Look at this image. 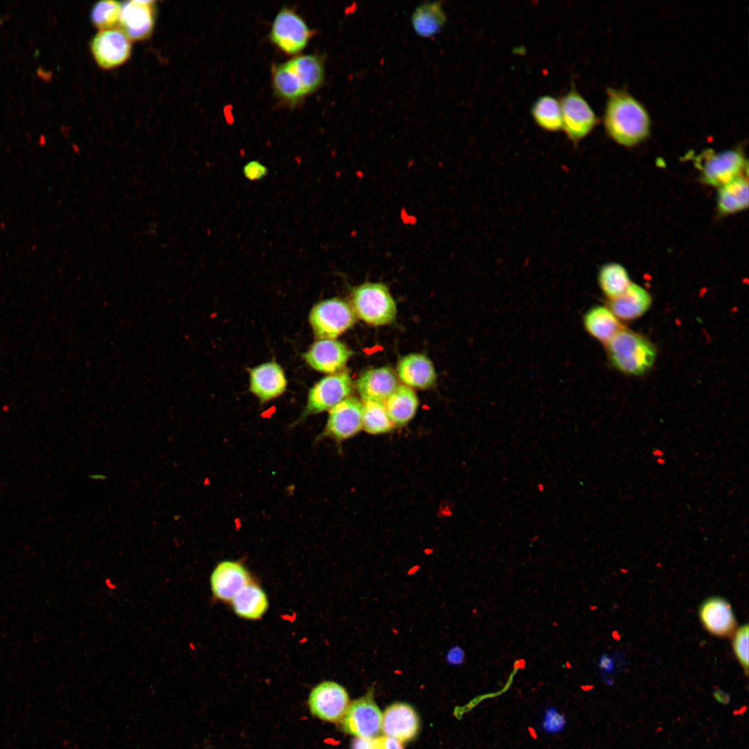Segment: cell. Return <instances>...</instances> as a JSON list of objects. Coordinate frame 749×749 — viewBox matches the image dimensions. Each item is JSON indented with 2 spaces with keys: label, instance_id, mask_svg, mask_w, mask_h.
I'll return each mask as SVG.
<instances>
[{
  "label": "cell",
  "instance_id": "cell-1",
  "mask_svg": "<svg viewBox=\"0 0 749 749\" xmlns=\"http://www.w3.org/2000/svg\"><path fill=\"white\" fill-rule=\"evenodd\" d=\"M603 115L608 135L619 144L632 146L649 134L651 121L645 107L630 94L609 88Z\"/></svg>",
  "mask_w": 749,
  "mask_h": 749
},
{
  "label": "cell",
  "instance_id": "cell-7",
  "mask_svg": "<svg viewBox=\"0 0 749 749\" xmlns=\"http://www.w3.org/2000/svg\"><path fill=\"white\" fill-rule=\"evenodd\" d=\"M311 35L312 31L304 19L288 7L278 11L269 32L272 42L288 54H297L304 49Z\"/></svg>",
  "mask_w": 749,
  "mask_h": 749
},
{
  "label": "cell",
  "instance_id": "cell-4",
  "mask_svg": "<svg viewBox=\"0 0 749 749\" xmlns=\"http://www.w3.org/2000/svg\"><path fill=\"white\" fill-rule=\"evenodd\" d=\"M701 181L709 186L721 187L743 175L747 161L738 149L720 152L705 150L697 157Z\"/></svg>",
  "mask_w": 749,
  "mask_h": 749
},
{
  "label": "cell",
  "instance_id": "cell-21",
  "mask_svg": "<svg viewBox=\"0 0 749 749\" xmlns=\"http://www.w3.org/2000/svg\"><path fill=\"white\" fill-rule=\"evenodd\" d=\"M397 373L406 386L420 389L432 386L436 379L432 363L420 354H411L403 357L398 363Z\"/></svg>",
  "mask_w": 749,
  "mask_h": 749
},
{
  "label": "cell",
  "instance_id": "cell-20",
  "mask_svg": "<svg viewBox=\"0 0 749 749\" xmlns=\"http://www.w3.org/2000/svg\"><path fill=\"white\" fill-rule=\"evenodd\" d=\"M393 371L387 367L365 371L356 383L357 390L362 400L385 401L399 386Z\"/></svg>",
  "mask_w": 749,
  "mask_h": 749
},
{
  "label": "cell",
  "instance_id": "cell-2",
  "mask_svg": "<svg viewBox=\"0 0 749 749\" xmlns=\"http://www.w3.org/2000/svg\"><path fill=\"white\" fill-rule=\"evenodd\" d=\"M610 365L628 376H642L653 367L657 348L644 335L623 327L606 344Z\"/></svg>",
  "mask_w": 749,
  "mask_h": 749
},
{
  "label": "cell",
  "instance_id": "cell-3",
  "mask_svg": "<svg viewBox=\"0 0 749 749\" xmlns=\"http://www.w3.org/2000/svg\"><path fill=\"white\" fill-rule=\"evenodd\" d=\"M352 309L356 316L372 325L390 323L397 308L388 288L379 282H365L352 293Z\"/></svg>",
  "mask_w": 749,
  "mask_h": 749
},
{
  "label": "cell",
  "instance_id": "cell-39",
  "mask_svg": "<svg viewBox=\"0 0 749 749\" xmlns=\"http://www.w3.org/2000/svg\"><path fill=\"white\" fill-rule=\"evenodd\" d=\"M653 454L655 456H661L662 455V451L659 449H656L655 451H654Z\"/></svg>",
  "mask_w": 749,
  "mask_h": 749
},
{
  "label": "cell",
  "instance_id": "cell-27",
  "mask_svg": "<svg viewBox=\"0 0 749 749\" xmlns=\"http://www.w3.org/2000/svg\"><path fill=\"white\" fill-rule=\"evenodd\" d=\"M272 85L277 96L291 105L307 96L299 78L286 61L273 67Z\"/></svg>",
  "mask_w": 749,
  "mask_h": 749
},
{
  "label": "cell",
  "instance_id": "cell-18",
  "mask_svg": "<svg viewBox=\"0 0 749 749\" xmlns=\"http://www.w3.org/2000/svg\"><path fill=\"white\" fill-rule=\"evenodd\" d=\"M652 301L646 289L632 282L620 295L608 300L607 306L619 320L630 321L643 316L651 308Z\"/></svg>",
  "mask_w": 749,
  "mask_h": 749
},
{
  "label": "cell",
  "instance_id": "cell-31",
  "mask_svg": "<svg viewBox=\"0 0 749 749\" xmlns=\"http://www.w3.org/2000/svg\"><path fill=\"white\" fill-rule=\"evenodd\" d=\"M394 424L390 420L383 402L368 400L363 403L362 428L371 434L390 431Z\"/></svg>",
  "mask_w": 749,
  "mask_h": 749
},
{
  "label": "cell",
  "instance_id": "cell-33",
  "mask_svg": "<svg viewBox=\"0 0 749 749\" xmlns=\"http://www.w3.org/2000/svg\"><path fill=\"white\" fill-rule=\"evenodd\" d=\"M734 653L743 666L745 673L748 671V626L740 627L736 632L733 639Z\"/></svg>",
  "mask_w": 749,
  "mask_h": 749
},
{
  "label": "cell",
  "instance_id": "cell-23",
  "mask_svg": "<svg viewBox=\"0 0 749 749\" xmlns=\"http://www.w3.org/2000/svg\"><path fill=\"white\" fill-rule=\"evenodd\" d=\"M232 609L239 617L256 620L260 619L268 608V600L264 589L250 582L231 600Z\"/></svg>",
  "mask_w": 749,
  "mask_h": 749
},
{
  "label": "cell",
  "instance_id": "cell-25",
  "mask_svg": "<svg viewBox=\"0 0 749 749\" xmlns=\"http://www.w3.org/2000/svg\"><path fill=\"white\" fill-rule=\"evenodd\" d=\"M411 25L419 36L429 38L440 32L447 16L441 1H429L418 6L411 15Z\"/></svg>",
  "mask_w": 749,
  "mask_h": 749
},
{
  "label": "cell",
  "instance_id": "cell-17",
  "mask_svg": "<svg viewBox=\"0 0 749 749\" xmlns=\"http://www.w3.org/2000/svg\"><path fill=\"white\" fill-rule=\"evenodd\" d=\"M381 728L386 736L400 742L408 741L418 732L419 718L410 705L395 703L389 706L382 714Z\"/></svg>",
  "mask_w": 749,
  "mask_h": 749
},
{
  "label": "cell",
  "instance_id": "cell-16",
  "mask_svg": "<svg viewBox=\"0 0 749 749\" xmlns=\"http://www.w3.org/2000/svg\"><path fill=\"white\" fill-rule=\"evenodd\" d=\"M286 386L284 370L275 362L264 363L250 370V390L261 403L282 395Z\"/></svg>",
  "mask_w": 749,
  "mask_h": 749
},
{
  "label": "cell",
  "instance_id": "cell-24",
  "mask_svg": "<svg viewBox=\"0 0 749 749\" xmlns=\"http://www.w3.org/2000/svg\"><path fill=\"white\" fill-rule=\"evenodd\" d=\"M286 62L298 77L306 95L313 93L322 84L325 64L320 55H298Z\"/></svg>",
  "mask_w": 749,
  "mask_h": 749
},
{
  "label": "cell",
  "instance_id": "cell-6",
  "mask_svg": "<svg viewBox=\"0 0 749 749\" xmlns=\"http://www.w3.org/2000/svg\"><path fill=\"white\" fill-rule=\"evenodd\" d=\"M309 321L318 338L334 339L355 323L356 316L347 302L332 298L315 305L310 312Z\"/></svg>",
  "mask_w": 749,
  "mask_h": 749
},
{
  "label": "cell",
  "instance_id": "cell-26",
  "mask_svg": "<svg viewBox=\"0 0 749 749\" xmlns=\"http://www.w3.org/2000/svg\"><path fill=\"white\" fill-rule=\"evenodd\" d=\"M384 404L393 424L402 427L406 424L414 416L418 399L412 388L406 385H399Z\"/></svg>",
  "mask_w": 749,
  "mask_h": 749
},
{
  "label": "cell",
  "instance_id": "cell-8",
  "mask_svg": "<svg viewBox=\"0 0 749 749\" xmlns=\"http://www.w3.org/2000/svg\"><path fill=\"white\" fill-rule=\"evenodd\" d=\"M352 388V379L347 371L325 377L310 388L305 408L296 422L309 415L329 411L349 397Z\"/></svg>",
  "mask_w": 749,
  "mask_h": 749
},
{
  "label": "cell",
  "instance_id": "cell-34",
  "mask_svg": "<svg viewBox=\"0 0 749 749\" xmlns=\"http://www.w3.org/2000/svg\"><path fill=\"white\" fill-rule=\"evenodd\" d=\"M566 718L565 716L559 713L555 708H548L544 715L542 726L548 732H558L561 731L565 726Z\"/></svg>",
  "mask_w": 749,
  "mask_h": 749
},
{
  "label": "cell",
  "instance_id": "cell-13",
  "mask_svg": "<svg viewBox=\"0 0 749 749\" xmlns=\"http://www.w3.org/2000/svg\"><path fill=\"white\" fill-rule=\"evenodd\" d=\"M250 582V574L239 562L223 560L216 565L210 576L213 596L222 601H231Z\"/></svg>",
  "mask_w": 749,
  "mask_h": 749
},
{
  "label": "cell",
  "instance_id": "cell-36",
  "mask_svg": "<svg viewBox=\"0 0 749 749\" xmlns=\"http://www.w3.org/2000/svg\"><path fill=\"white\" fill-rule=\"evenodd\" d=\"M266 169L258 162H249L244 169V171L250 178H259L265 174Z\"/></svg>",
  "mask_w": 749,
  "mask_h": 749
},
{
  "label": "cell",
  "instance_id": "cell-29",
  "mask_svg": "<svg viewBox=\"0 0 749 749\" xmlns=\"http://www.w3.org/2000/svg\"><path fill=\"white\" fill-rule=\"evenodd\" d=\"M531 114L535 123L546 132L562 130V112L558 98L544 94L539 96L531 107Z\"/></svg>",
  "mask_w": 749,
  "mask_h": 749
},
{
  "label": "cell",
  "instance_id": "cell-35",
  "mask_svg": "<svg viewBox=\"0 0 749 749\" xmlns=\"http://www.w3.org/2000/svg\"><path fill=\"white\" fill-rule=\"evenodd\" d=\"M373 749H404V748L400 741L386 735L373 739Z\"/></svg>",
  "mask_w": 749,
  "mask_h": 749
},
{
  "label": "cell",
  "instance_id": "cell-12",
  "mask_svg": "<svg viewBox=\"0 0 749 749\" xmlns=\"http://www.w3.org/2000/svg\"><path fill=\"white\" fill-rule=\"evenodd\" d=\"M363 403L354 397H347L329 410L326 426L320 437H329L337 442L350 438L362 429Z\"/></svg>",
  "mask_w": 749,
  "mask_h": 749
},
{
  "label": "cell",
  "instance_id": "cell-37",
  "mask_svg": "<svg viewBox=\"0 0 749 749\" xmlns=\"http://www.w3.org/2000/svg\"><path fill=\"white\" fill-rule=\"evenodd\" d=\"M599 668L604 672H610L614 669V659L609 655H602L599 661Z\"/></svg>",
  "mask_w": 749,
  "mask_h": 749
},
{
  "label": "cell",
  "instance_id": "cell-10",
  "mask_svg": "<svg viewBox=\"0 0 749 749\" xmlns=\"http://www.w3.org/2000/svg\"><path fill=\"white\" fill-rule=\"evenodd\" d=\"M90 48L96 62L105 69L121 65L131 53L130 40L117 28L99 31L92 38Z\"/></svg>",
  "mask_w": 749,
  "mask_h": 749
},
{
  "label": "cell",
  "instance_id": "cell-32",
  "mask_svg": "<svg viewBox=\"0 0 749 749\" xmlns=\"http://www.w3.org/2000/svg\"><path fill=\"white\" fill-rule=\"evenodd\" d=\"M122 5L116 1L97 2L91 10L90 17L100 31L116 28L119 23Z\"/></svg>",
  "mask_w": 749,
  "mask_h": 749
},
{
  "label": "cell",
  "instance_id": "cell-19",
  "mask_svg": "<svg viewBox=\"0 0 749 749\" xmlns=\"http://www.w3.org/2000/svg\"><path fill=\"white\" fill-rule=\"evenodd\" d=\"M699 614L705 628L712 634L721 637L734 634L736 619L726 600L714 597L705 601L700 608Z\"/></svg>",
  "mask_w": 749,
  "mask_h": 749
},
{
  "label": "cell",
  "instance_id": "cell-9",
  "mask_svg": "<svg viewBox=\"0 0 749 749\" xmlns=\"http://www.w3.org/2000/svg\"><path fill=\"white\" fill-rule=\"evenodd\" d=\"M341 719L345 732L372 739L381 730L382 714L372 698L365 696L348 705Z\"/></svg>",
  "mask_w": 749,
  "mask_h": 749
},
{
  "label": "cell",
  "instance_id": "cell-30",
  "mask_svg": "<svg viewBox=\"0 0 749 749\" xmlns=\"http://www.w3.org/2000/svg\"><path fill=\"white\" fill-rule=\"evenodd\" d=\"M597 281L608 300L620 295L632 283L626 269L615 262L607 263L600 268Z\"/></svg>",
  "mask_w": 749,
  "mask_h": 749
},
{
  "label": "cell",
  "instance_id": "cell-38",
  "mask_svg": "<svg viewBox=\"0 0 749 749\" xmlns=\"http://www.w3.org/2000/svg\"><path fill=\"white\" fill-rule=\"evenodd\" d=\"M352 749H373V739L357 737L352 742Z\"/></svg>",
  "mask_w": 749,
  "mask_h": 749
},
{
  "label": "cell",
  "instance_id": "cell-28",
  "mask_svg": "<svg viewBox=\"0 0 749 749\" xmlns=\"http://www.w3.org/2000/svg\"><path fill=\"white\" fill-rule=\"evenodd\" d=\"M717 208L721 214L728 215L748 206V181L742 175L718 188Z\"/></svg>",
  "mask_w": 749,
  "mask_h": 749
},
{
  "label": "cell",
  "instance_id": "cell-5",
  "mask_svg": "<svg viewBox=\"0 0 749 749\" xmlns=\"http://www.w3.org/2000/svg\"><path fill=\"white\" fill-rule=\"evenodd\" d=\"M559 101L562 112V130L567 138L576 146L592 132L598 123V118L589 103L574 84Z\"/></svg>",
  "mask_w": 749,
  "mask_h": 749
},
{
  "label": "cell",
  "instance_id": "cell-15",
  "mask_svg": "<svg viewBox=\"0 0 749 749\" xmlns=\"http://www.w3.org/2000/svg\"><path fill=\"white\" fill-rule=\"evenodd\" d=\"M155 6L152 1H130L122 5L119 27L131 40L149 37L155 24Z\"/></svg>",
  "mask_w": 749,
  "mask_h": 749
},
{
  "label": "cell",
  "instance_id": "cell-14",
  "mask_svg": "<svg viewBox=\"0 0 749 749\" xmlns=\"http://www.w3.org/2000/svg\"><path fill=\"white\" fill-rule=\"evenodd\" d=\"M353 352L335 339H319L304 354L306 362L314 370L334 373L341 370Z\"/></svg>",
  "mask_w": 749,
  "mask_h": 749
},
{
  "label": "cell",
  "instance_id": "cell-22",
  "mask_svg": "<svg viewBox=\"0 0 749 749\" xmlns=\"http://www.w3.org/2000/svg\"><path fill=\"white\" fill-rule=\"evenodd\" d=\"M583 324L590 336L604 345L624 327L607 305L589 308L583 315Z\"/></svg>",
  "mask_w": 749,
  "mask_h": 749
},
{
  "label": "cell",
  "instance_id": "cell-11",
  "mask_svg": "<svg viewBox=\"0 0 749 749\" xmlns=\"http://www.w3.org/2000/svg\"><path fill=\"white\" fill-rule=\"evenodd\" d=\"M308 703L314 716L326 721L335 722L342 718L349 705V697L341 685L325 681L311 690Z\"/></svg>",
  "mask_w": 749,
  "mask_h": 749
}]
</instances>
